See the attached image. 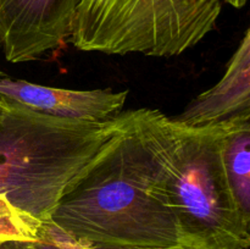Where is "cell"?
<instances>
[{"label": "cell", "instance_id": "8992f818", "mask_svg": "<svg viewBox=\"0 0 250 249\" xmlns=\"http://www.w3.org/2000/svg\"><path fill=\"white\" fill-rule=\"evenodd\" d=\"M127 95L128 90L65 89L12 80L7 76L0 77L1 99L41 114L73 121H106L122 112Z\"/></svg>", "mask_w": 250, "mask_h": 249}, {"label": "cell", "instance_id": "277c9868", "mask_svg": "<svg viewBox=\"0 0 250 249\" xmlns=\"http://www.w3.org/2000/svg\"><path fill=\"white\" fill-rule=\"evenodd\" d=\"M221 0H81L68 43L107 55L178 56L217 24Z\"/></svg>", "mask_w": 250, "mask_h": 249}, {"label": "cell", "instance_id": "7a4b0ae2", "mask_svg": "<svg viewBox=\"0 0 250 249\" xmlns=\"http://www.w3.org/2000/svg\"><path fill=\"white\" fill-rule=\"evenodd\" d=\"M7 103L0 121V195L44 222L121 129L124 112L84 122Z\"/></svg>", "mask_w": 250, "mask_h": 249}, {"label": "cell", "instance_id": "7c38bea8", "mask_svg": "<svg viewBox=\"0 0 250 249\" xmlns=\"http://www.w3.org/2000/svg\"><path fill=\"white\" fill-rule=\"evenodd\" d=\"M9 110H10L9 103H7L6 100H4L0 98V121L4 119V116L7 114V112H9Z\"/></svg>", "mask_w": 250, "mask_h": 249}, {"label": "cell", "instance_id": "ba28073f", "mask_svg": "<svg viewBox=\"0 0 250 249\" xmlns=\"http://www.w3.org/2000/svg\"><path fill=\"white\" fill-rule=\"evenodd\" d=\"M250 112L227 120L224 166L239 209L250 217Z\"/></svg>", "mask_w": 250, "mask_h": 249}, {"label": "cell", "instance_id": "8fae6325", "mask_svg": "<svg viewBox=\"0 0 250 249\" xmlns=\"http://www.w3.org/2000/svg\"><path fill=\"white\" fill-rule=\"evenodd\" d=\"M0 249H38L33 242L29 241H9L0 246Z\"/></svg>", "mask_w": 250, "mask_h": 249}, {"label": "cell", "instance_id": "52a82bcc", "mask_svg": "<svg viewBox=\"0 0 250 249\" xmlns=\"http://www.w3.org/2000/svg\"><path fill=\"white\" fill-rule=\"evenodd\" d=\"M250 112V31L232 55L221 80L171 117L188 127H203Z\"/></svg>", "mask_w": 250, "mask_h": 249}, {"label": "cell", "instance_id": "30bf717a", "mask_svg": "<svg viewBox=\"0 0 250 249\" xmlns=\"http://www.w3.org/2000/svg\"><path fill=\"white\" fill-rule=\"evenodd\" d=\"M33 243L38 249H93L59 228L50 220L42 222Z\"/></svg>", "mask_w": 250, "mask_h": 249}, {"label": "cell", "instance_id": "3957f363", "mask_svg": "<svg viewBox=\"0 0 250 249\" xmlns=\"http://www.w3.org/2000/svg\"><path fill=\"white\" fill-rule=\"evenodd\" d=\"M149 117L182 246L189 249L248 248L250 217L239 209L224 166L227 120L188 127L159 110L149 109Z\"/></svg>", "mask_w": 250, "mask_h": 249}, {"label": "cell", "instance_id": "5b68a950", "mask_svg": "<svg viewBox=\"0 0 250 249\" xmlns=\"http://www.w3.org/2000/svg\"><path fill=\"white\" fill-rule=\"evenodd\" d=\"M81 0H0V49L10 62L34 61L68 41Z\"/></svg>", "mask_w": 250, "mask_h": 249}, {"label": "cell", "instance_id": "6da1fadb", "mask_svg": "<svg viewBox=\"0 0 250 249\" xmlns=\"http://www.w3.org/2000/svg\"><path fill=\"white\" fill-rule=\"evenodd\" d=\"M49 220L95 249L182 246L149 109L124 111L121 129L62 195Z\"/></svg>", "mask_w": 250, "mask_h": 249}, {"label": "cell", "instance_id": "9a60e30c", "mask_svg": "<svg viewBox=\"0 0 250 249\" xmlns=\"http://www.w3.org/2000/svg\"><path fill=\"white\" fill-rule=\"evenodd\" d=\"M2 76H6V75H5V73H4V72H2V71H1V70H0V77H2Z\"/></svg>", "mask_w": 250, "mask_h": 249}, {"label": "cell", "instance_id": "4fadbf2b", "mask_svg": "<svg viewBox=\"0 0 250 249\" xmlns=\"http://www.w3.org/2000/svg\"><path fill=\"white\" fill-rule=\"evenodd\" d=\"M222 2H226V4L232 5L236 9H242V7L246 6L247 0H221Z\"/></svg>", "mask_w": 250, "mask_h": 249}, {"label": "cell", "instance_id": "9c48e42d", "mask_svg": "<svg viewBox=\"0 0 250 249\" xmlns=\"http://www.w3.org/2000/svg\"><path fill=\"white\" fill-rule=\"evenodd\" d=\"M41 225L42 222L17 210L0 195V246L9 241L33 242Z\"/></svg>", "mask_w": 250, "mask_h": 249}, {"label": "cell", "instance_id": "5bb4252c", "mask_svg": "<svg viewBox=\"0 0 250 249\" xmlns=\"http://www.w3.org/2000/svg\"><path fill=\"white\" fill-rule=\"evenodd\" d=\"M90 248H92V247H90ZM93 249H95V248H93ZM161 249H189V248H187V247H183V246H177V247H171V248H161Z\"/></svg>", "mask_w": 250, "mask_h": 249}]
</instances>
